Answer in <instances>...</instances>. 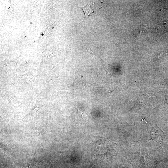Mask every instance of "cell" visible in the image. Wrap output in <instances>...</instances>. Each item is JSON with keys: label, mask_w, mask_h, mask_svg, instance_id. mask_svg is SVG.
Masks as SVG:
<instances>
[{"label": "cell", "mask_w": 168, "mask_h": 168, "mask_svg": "<svg viewBox=\"0 0 168 168\" xmlns=\"http://www.w3.org/2000/svg\"><path fill=\"white\" fill-rule=\"evenodd\" d=\"M81 8L83 10L85 14V17L86 18L89 17L93 13H94L93 10L92 9L89 4H87L85 6L81 7Z\"/></svg>", "instance_id": "cell-1"}, {"label": "cell", "mask_w": 168, "mask_h": 168, "mask_svg": "<svg viewBox=\"0 0 168 168\" xmlns=\"http://www.w3.org/2000/svg\"><path fill=\"white\" fill-rule=\"evenodd\" d=\"M38 112H39V107L37 106V104H36L35 106H34L33 108L31 110L30 112L29 113L27 116H25L24 119L26 118V117H28V116H34V115L37 114Z\"/></svg>", "instance_id": "cell-2"}, {"label": "cell", "mask_w": 168, "mask_h": 168, "mask_svg": "<svg viewBox=\"0 0 168 168\" xmlns=\"http://www.w3.org/2000/svg\"><path fill=\"white\" fill-rule=\"evenodd\" d=\"M23 80L25 81V82L29 83H31L32 80V77L31 76L29 75H24V76L22 77Z\"/></svg>", "instance_id": "cell-3"}, {"label": "cell", "mask_w": 168, "mask_h": 168, "mask_svg": "<svg viewBox=\"0 0 168 168\" xmlns=\"http://www.w3.org/2000/svg\"><path fill=\"white\" fill-rule=\"evenodd\" d=\"M36 162L34 161H33L30 162L29 163V165L28 166V168H32L36 164Z\"/></svg>", "instance_id": "cell-4"}]
</instances>
